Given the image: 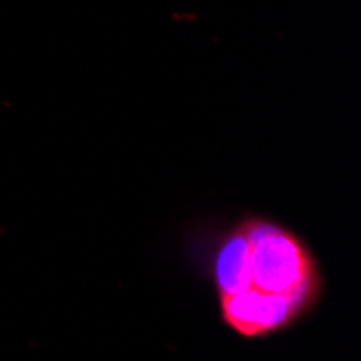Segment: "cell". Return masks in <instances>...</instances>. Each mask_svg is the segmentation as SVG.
I'll return each mask as SVG.
<instances>
[{"mask_svg": "<svg viewBox=\"0 0 361 361\" xmlns=\"http://www.w3.org/2000/svg\"><path fill=\"white\" fill-rule=\"evenodd\" d=\"M216 281L221 297L238 294L251 288L249 277V243L238 227L236 232L229 234V238L223 243L219 257H216Z\"/></svg>", "mask_w": 361, "mask_h": 361, "instance_id": "3957f363", "label": "cell"}, {"mask_svg": "<svg viewBox=\"0 0 361 361\" xmlns=\"http://www.w3.org/2000/svg\"><path fill=\"white\" fill-rule=\"evenodd\" d=\"M223 316L234 329L247 338L275 331L299 316L303 305L286 294L247 288L245 292L221 297Z\"/></svg>", "mask_w": 361, "mask_h": 361, "instance_id": "7a4b0ae2", "label": "cell"}, {"mask_svg": "<svg viewBox=\"0 0 361 361\" xmlns=\"http://www.w3.org/2000/svg\"><path fill=\"white\" fill-rule=\"evenodd\" d=\"M249 243L251 288L286 294L307 307L318 288L316 264L303 243L286 229L251 219L240 225Z\"/></svg>", "mask_w": 361, "mask_h": 361, "instance_id": "6da1fadb", "label": "cell"}]
</instances>
